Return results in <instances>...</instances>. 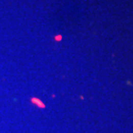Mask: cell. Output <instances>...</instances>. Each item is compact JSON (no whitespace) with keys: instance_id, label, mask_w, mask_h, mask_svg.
<instances>
[{"instance_id":"cell-1","label":"cell","mask_w":133,"mask_h":133,"mask_svg":"<svg viewBox=\"0 0 133 133\" xmlns=\"http://www.w3.org/2000/svg\"><path fill=\"white\" fill-rule=\"evenodd\" d=\"M32 101L34 102V103H35L36 105H38V107H45V106H44V104L41 102V101H39V100H37L36 98H33V100H32Z\"/></svg>"}]
</instances>
